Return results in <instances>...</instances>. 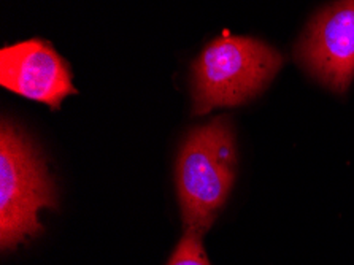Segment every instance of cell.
I'll return each mask as SVG.
<instances>
[{
  "mask_svg": "<svg viewBox=\"0 0 354 265\" xmlns=\"http://www.w3.org/2000/svg\"><path fill=\"white\" fill-rule=\"evenodd\" d=\"M56 207V192L45 161L21 129L0 126V246L15 250L41 232L39 212Z\"/></svg>",
  "mask_w": 354,
  "mask_h": 265,
  "instance_id": "3957f363",
  "label": "cell"
},
{
  "mask_svg": "<svg viewBox=\"0 0 354 265\" xmlns=\"http://www.w3.org/2000/svg\"><path fill=\"white\" fill-rule=\"evenodd\" d=\"M237 149L229 118H214L185 140L176 161V189L186 232L205 235L235 180Z\"/></svg>",
  "mask_w": 354,
  "mask_h": 265,
  "instance_id": "6da1fadb",
  "label": "cell"
},
{
  "mask_svg": "<svg viewBox=\"0 0 354 265\" xmlns=\"http://www.w3.org/2000/svg\"><path fill=\"white\" fill-rule=\"evenodd\" d=\"M294 54L321 84L345 94L354 80V0H335L316 13Z\"/></svg>",
  "mask_w": 354,
  "mask_h": 265,
  "instance_id": "277c9868",
  "label": "cell"
},
{
  "mask_svg": "<svg viewBox=\"0 0 354 265\" xmlns=\"http://www.w3.org/2000/svg\"><path fill=\"white\" fill-rule=\"evenodd\" d=\"M283 57L275 48L251 37H219L192 64L194 113L237 107L261 94L277 77Z\"/></svg>",
  "mask_w": 354,
  "mask_h": 265,
  "instance_id": "7a4b0ae2",
  "label": "cell"
},
{
  "mask_svg": "<svg viewBox=\"0 0 354 265\" xmlns=\"http://www.w3.org/2000/svg\"><path fill=\"white\" fill-rule=\"evenodd\" d=\"M0 84L26 99L57 110L64 99L77 94L68 64L50 42L32 39L0 50Z\"/></svg>",
  "mask_w": 354,
  "mask_h": 265,
  "instance_id": "5b68a950",
  "label": "cell"
},
{
  "mask_svg": "<svg viewBox=\"0 0 354 265\" xmlns=\"http://www.w3.org/2000/svg\"><path fill=\"white\" fill-rule=\"evenodd\" d=\"M167 265H210L203 250L202 237L192 232H185V237L176 245Z\"/></svg>",
  "mask_w": 354,
  "mask_h": 265,
  "instance_id": "8992f818",
  "label": "cell"
}]
</instances>
